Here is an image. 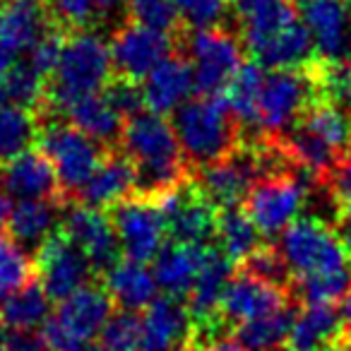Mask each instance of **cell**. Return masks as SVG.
Returning a JSON list of instances; mask_svg holds the SVG:
<instances>
[{
    "label": "cell",
    "mask_w": 351,
    "mask_h": 351,
    "mask_svg": "<svg viewBox=\"0 0 351 351\" xmlns=\"http://www.w3.org/2000/svg\"><path fill=\"white\" fill-rule=\"evenodd\" d=\"M121 152L130 156L137 173L135 195L161 200L193 178L173 123L152 111H140L125 118Z\"/></svg>",
    "instance_id": "1"
},
{
    "label": "cell",
    "mask_w": 351,
    "mask_h": 351,
    "mask_svg": "<svg viewBox=\"0 0 351 351\" xmlns=\"http://www.w3.org/2000/svg\"><path fill=\"white\" fill-rule=\"evenodd\" d=\"M113 77L111 49L92 29L68 32L58 68L46 82V99L39 116H60L75 101L104 92Z\"/></svg>",
    "instance_id": "2"
},
{
    "label": "cell",
    "mask_w": 351,
    "mask_h": 351,
    "mask_svg": "<svg viewBox=\"0 0 351 351\" xmlns=\"http://www.w3.org/2000/svg\"><path fill=\"white\" fill-rule=\"evenodd\" d=\"M173 130L193 173L241 147L243 135L224 94L197 97L173 113Z\"/></svg>",
    "instance_id": "3"
},
{
    "label": "cell",
    "mask_w": 351,
    "mask_h": 351,
    "mask_svg": "<svg viewBox=\"0 0 351 351\" xmlns=\"http://www.w3.org/2000/svg\"><path fill=\"white\" fill-rule=\"evenodd\" d=\"M39 121L41 128L36 147L53 164L65 200L75 202L84 183L92 178L104 156L108 154V147L84 135L73 123L60 121L58 116H39Z\"/></svg>",
    "instance_id": "4"
},
{
    "label": "cell",
    "mask_w": 351,
    "mask_h": 351,
    "mask_svg": "<svg viewBox=\"0 0 351 351\" xmlns=\"http://www.w3.org/2000/svg\"><path fill=\"white\" fill-rule=\"evenodd\" d=\"M315 99H320L315 58L298 68L272 70L269 75H265L258 106L260 135L282 137L301 121Z\"/></svg>",
    "instance_id": "5"
},
{
    "label": "cell",
    "mask_w": 351,
    "mask_h": 351,
    "mask_svg": "<svg viewBox=\"0 0 351 351\" xmlns=\"http://www.w3.org/2000/svg\"><path fill=\"white\" fill-rule=\"evenodd\" d=\"M178 49L193 65L195 92L219 97L243 65V41L229 27L186 29L178 36Z\"/></svg>",
    "instance_id": "6"
},
{
    "label": "cell",
    "mask_w": 351,
    "mask_h": 351,
    "mask_svg": "<svg viewBox=\"0 0 351 351\" xmlns=\"http://www.w3.org/2000/svg\"><path fill=\"white\" fill-rule=\"evenodd\" d=\"M113 315L108 291L97 284L77 289L58 303L53 315L41 327L49 351H82Z\"/></svg>",
    "instance_id": "7"
},
{
    "label": "cell",
    "mask_w": 351,
    "mask_h": 351,
    "mask_svg": "<svg viewBox=\"0 0 351 351\" xmlns=\"http://www.w3.org/2000/svg\"><path fill=\"white\" fill-rule=\"evenodd\" d=\"M279 250L291 269L293 279L308 274L335 272L351 263V253L335 226L317 217H303L279 234Z\"/></svg>",
    "instance_id": "8"
},
{
    "label": "cell",
    "mask_w": 351,
    "mask_h": 351,
    "mask_svg": "<svg viewBox=\"0 0 351 351\" xmlns=\"http://www.w3.org/2000/svg\"><path fill=\"white\" fill-rule=\"evenodd\" d=\"M313 188L306 183L298 169L279 171V173L263 176L250 188L248 197L243 202V210L250 215L260 234L277 236L293 224L303 207V200Z\"/></svg>",
    "instance_id": "9"
},
{
    "label": "cell",
    "mask_w": 351,
    "mask_h": 351,
    "mask_svg": "<svg viewBox=\"0 0 351 351\" xmlns=\"http://www.w3.org/2000/svg\"><path fill=\"white\" fill-rule=\"evenodd\" d=\"M258 178H263V166H260V156L253 142H241L236 152L193 173L195 186L219 212L245 202Z\"/></svg>",
    "instance_id": "10"
},
{
    "label": "cell",
    "mask_w": 351,
    "mask_h": 351,
    "mask_svg": "<svg viewBox=\"0 0 351 351\" xmlns=\"http://www.w3.org/2000/svg\"><path fill=\"white\" fill-rule=\"evenodd\" d=\"M108 217L116 229L121 253L128 260H137V263L154 260L164 245V236H169L164 210L159 202L149 200V197H128L116 207H111Z\"/></svg>",
    "instance_id": "11"
},
{
    "label": "cell",
    "mask_w": 351,
    "mask_h": 351,
    "mask_svg": "<svg viewBox=\"0 0 351 351\" xmlns=\"http://www.w3.org/2000/svg\"><path fill=\"white\" fill-rule=\"evenodd\" d=\"M34 269L39 282L53 301H63L77 289L92 284L94 267L84 250L70 241L63 229H56L34 255Z\"/></svg>",
    "instance_id": "12"
},
{
    "label": "cell",
    "mask_w": 351,
    "mask_h": 351,
    "mask_svg": "<svg viewBox=\"0 0 351 351\" xmlns=\"http://www.w3.org/2000/svg\"><path fill=\"white\" fill-rule=\"evenodd\" d=\"M111 60L113 73L132 82L145 80L156 65L164 63L169 56L178 53V36L164 32L147 29L128 20L111 36Z\"/></svg>",
    "instance_id": "13"
},
{
    "label": "cell",
    "mask_w": 351,
    "mask_h": 351,
    "mask_svg": "<svg viewBox=\"0 0 351 351\" xmlns=\"http://www.w3.org/2000/svg\"><path fill=\"white\" fill-rule=\"evenodd\" d=\"M166 217V234L171 241L193 245H207V241L217 239V219L219 210L207 200L195 186V181H188L178 191L169 193L166 197L156 200Z\"/></svg>",
    "instance_id": "14"
},
{
    "label": "cell",
    "mask_w": 351,
    "mask_h": 351,
    "mask_svg": "<svg viewBox=\"0 0 351 351\" xmlns=\"http://www.w3.org/2000/svg\"><path fill=\"white\" fill-rule=\"evenodd\" d=\"M293 293L289 289L274 287L265 279L248 274L243 269H236L231 282L226 284L224 296H221L219 315L229 325L255 320V317L269 315L274 311H282L291 303Z\"/></svg>",
    "instance_id": "15"
},
{
    "label": "cell",
    "mask_w": 351,
    "mask_h": 351,
    "mask_svg": "<svg viewBox=\"0 0 351 351\" xmlns=\"http://www.w3.org/2000/svg\"><path fill=\"white\" fill-rule=\"evenodd\" d=\"M63 231L75 245L84 250L94 274H106L121 260V243L108 212L75 205L63 217Z\"/></svg>",
    "instance_id": "16"
},
{
    "label": "cell",
    "mask_w": 351,
    "mask_h": 351,
    "mask_svg": "<svg viewBox=\"0 0 351 351\" xmlns=\"http://www.w3.org/2000/svg\"><path fill=\"white\" fill-rule=\"evenodd\" d=\"M3 188L15 200H51L68 205L58 173L39 147H32L3 164Z\"/></svg>",
    "instance_id": "17"
},
{
    "label": "cell",
    "mask_w": 351,
    "mask_h": 351,
    "mask_svg": "<svg viewBox=\"0 0 351 351\" xmlns=\"http://www.w3.org/2000/svg\"><path fill=\"white\" fill-rule=\"evenodd\" d=\"M315 44L317 58L327 63L351 60V10L346 0H311L301 10Z\"/></svg>",
    "instance_id": "18"
},
{
    "label": "cell",
    "mask_w": 351,
    "mask_h": 351,
    "mask_svg": "<svg viewBox=\"0 0 351 351\" xmlns=\"http://www.w3.org/2000/svg\"><path fill=\"white\" fill-rule=\"evenodd\" d=\"M296 20L301 17L293 0H234V22L250 56Z\"/></svg>",
    "instance_id": "19"
},
{
    "label": "cell",
    "mask_w": 351,
    "mask_h": 351,
    "mask_svg": "<svg viewBox=\"0 0 351 351\" xmlns=\"http://www.w3.org/2000/svg\"><path fill=\"white\" fill-rule=\"evenodd\" d=\"M135 191H137V173L130 156L118 149H108V154L104 156V161L92 173V178L84 183V188L80 191L75 202H80L84 207H92V210L108 212L118 202L135 195Z\"/></svg>",
    "instance_id": "20"
},
{
    "label": "cell",
    "mask_w": 351,
    "mask_h": 351,
    "mask_svg": "<svg viewBox=\"0 0 351 351\" xmlns=\"http://www.w3.org/2000/svg\"><path fill=\"white\" fill-rule=\"evenodd\" d=\"M195 89L193 65L186 56H169L161 65H156L145 80H142V94H145V108L152 113H176L188 101L191 92Z\"/></svg>",
    "instance_id": "21"
},
{
    "label": "cell",
    "mask_w": 351,
    "mask_h": 351,
    "mask_svg": "<svg viewBox=\"0 0 351 351\" xmlns=\"http://www.w3.org/2000/svg\"><path fill=\"white\" fill-rule=\"evenodd\" d=\"M191 335V315L178 296L154 298L142 315V339L135 351H173Z\"/></svg>",
    "instance_id": "22"
},
{
    "label": "cell",
    "mask_w": 351,
    "mask_h": 351,
    "mask_svg": "<svg viewBox=\"0 0 351 351\" xmlns=\"http://www.w3.org/2000/svg\"><path fill=\"white\" fill-rule=\"evenodd\" d=\"M51 25L46 0H3L0 3V39L15 53H27Z\"/></svg>",
    "instance_id": "23"
},
{
    "label": "cell",
    "mask_w": 351,
    "mask_h": 351,
    "mask_svg": "<svg viewBox=\"0 0 351 351\" xmlns=\"http://www.w3.org/2000/svg\"><path fill=\"white\" fill-rule=\"evenodd\" d=\"M207 248L210 245H193L181 243V241H169L161 245L154 258V267H152L159 289H164L169 296H188L202 263H205Z\"/></svg>",
    "instance_id": "24"
},
{
    "label": "cell",
    "mask_w": 351,
    "mask_h": 351,
    "mask_svg": "<svg viewBox=\"0 0 351 351\" xmlns=\"http://www.w3.org/2000/svg\"><path fill=\"white\" fill-rule=\"evenodd\" d=\"M104 289L108 291L111 301L121 311H145L154 303L156 284L154 272L147 269L145 263L137 260H118L106 274H104Z\"/></svg>",
    "instance_id": "25"
},
{
    "label": "cell",
    "mask_w": 351,
    "mask_h": 351,
    "mask_svg": "<svg viewBox=\"0 0 351 351\" xmlns=\"http://www.w3.org/2000/svg\"><path fill=\"white\" fill-rule=\"evenodd\" d=\"M63 205L51 200H20L12 205L8 221V239L34 255L39 245L56 231L58 210Z\"/></svg>",
    "instance_id": "26"
},
{
    "label": "cell",
    "mask_w": 351,
    "mask_h": 351,
    "mask_svg": "<svg viewBox=\"0 0 351 351\" xmlns=\"http://www.w3.org/2000/svg\"><path fill=\"white\" fill-rule=\"evenodd\" d=\"M68 123H73L77 130L89 135L92 140L101 142L108 149H116L121 145L123 125L125 118L113 108V104L101 94H89V97L75 101L68 111L63 113Z\"/></svg>",
    "instance_id": "27"
},
{
    "label": "cell",
    "mask_w": 351,
    "mask_h": 351,
    "mask_svg": "<svg viewBox=\"0 0 351 351\" xmlns=\"http://www.w3.org/2000/svg\"><path fill=\"white\" fill-rule=\"evenodd\" d=\"M341 337V313L335 306H306L289 335V351H325Z\"/></svg>",
    "instance_id": "28"
},
{
    "label": "cell",
    "mask_w": 351,
    "mask_h": 351,
    "mask_svg": "<svg viewBox=\"0 0 351 351\" xmlns=\"http://www.w3.org/2000/svg\"><path fill=\"white\" fill-rule=\"evenodd\" d=\"M51 301L53 298L49 296L44 284L39 282V277H34L29 284L17 289L15 293H10L0 303V322L10 332H27L44 327L51 317Z\"/></svg>",
    "instance_id": "29"
},
{
    "label": "cell",
    "mask_w": 351,
    "mask_h": 351,
    "mask_svg": "<svg viewBox=\"0 0 351 351\" xmlns=\"http://www.w3.org/2000/svg\"><path fill=\"white\" fill-rule=\"evenodd\" d=\"M263 84H265L263 65L258 60H248V63L241 65V70L234 75V80L226 87L224 99L229 104L231 113H234L236 123L241 125V135H245V130H253V128L260 135L258 106H260V94H263Z\"/></svg>",
    "instance_id": "30"
},
{
    "label": "cell",
    "mask_w": 351,
    "mask_h": 351,
    "mask_svg": "<svg viewBox=\"0 0 351 351\" xmlns=\"http://www.w3.org/2000/svg\"><path fill=\"white\" fill-rule=\"evenodd\" d=\"M313 53H315V44H313L311 32L303 25V20H296L287 29L279 32L277 36H272L253 58L265 68L284 70L306 65L308 60L315 58Z\"/></svg>",
    "instance_id": "31"
},
{
    "label": "cell",
    "mask_w": 351,
    "mask_h": 351,
    "mask_svg": "<svg viewBox=\"0 0 351 351\" xmlns=\"http://www.w3.org/2000/svg\"><path fill=\"white\" fill-rule=\"evenodd\" d=\"M293 320H296V311L289 303L282 311L236 325L234 339L243 351H279L289 341Z\"/></svg>",
    "instance_id": "32"
},
{
    "label": "cell",
    "mask_w": 351,
    "mask_h": 351,
    "mask_svg": "<svg viewBox=\"0 0 351 351\" xmlns=\"http://www.w3.org/2000/svg\"><path fill=\"white\" fill-rule=\"evenodd\" d=\"M39 113L25 106L0 104V164L36 147L39 140Z\"/></svg>",
    "instance_id": "33"
},
{
    "label": "cell",
    "mask_w": 351,
    "mask_h": 351,
    "mask_svg": "<svg viewBox=\"0 0 351 351\" xmlns=\"http://www.w3.org/2000/svg\"><path fill=\"white\" fill-rule=\"evenodd\" d=\"M260 229L250 215L241 207H231V210H221L219 219H217V241L221 245V253L239 267L255 248H260Z\"/></svg>",
    "instance_id": "34"
},
{
    "label": "cell",
    "mask_w": 351,
    "mask_h": 351,
    "mask_svg": "<svg viewBox=\"0 0 351 351\" xmlns=\"http://www.w3.org/2000/svg\"><path fill=\"white\" fill-rule=\"evenodd\" d=\"M46 99V80L27 60L15 63L0 77V104L25 106L39 113Z\"/></svg>",
    "instance_id": "35"
},
{
    "label": "cell",
    "mask_w": 351,
    "mask_h": 351,
    "mask_svg": "<svg viewBox=\"0 0 351 351\" xmlns=\"http://www.w3.org/2000/svg\"><path fill=\"white\" fill-rule=\"evenodd\" d=\"M351 291V269H335V272L308 274V277L293 279L291 293L306 306H335L344 301Z\"/></svg>",
    "instance_id": "36"
},
{
    "label": "cell",
    "mask_w": 351,
    "mask_h": 351,
    "mask_svg": "<svg viewBox=\"0 0 351 351\" xmlns=\"http://www.w3.org/2000/svg\"><path fill=\"white\" fill-rule=\"evenodd\" d=\"M128 20L147 29L181 36L186 32L176 0H128Z\"/></svg>",
    "instance_id": "37"
},
{
    "label": "cell",
    "mask_w": 351,
    "mask_h": 351,
    "mask_svg": "<svg viewBox=\"0 0 351 351\" xmlns=\"http://www.w3.org/2000/svg\"><path fill=\"white\" fill-rule=\"evenodd\" d=\"M36 277L34 258L8 236L0 239V303Z\"/></svg>",
    "instance_id": "38"
},
{
    "label": "cell",
    "mask_w": 351,
    "mask_h": 351,
    "mask_svg": "<svg viewBox=\"0 0 351 351\" xmlns=\"http://www.w3.org/2000/svg\"><path fill=\"white\" fill-rule=\"evenodd\" d=\"M236 269H243V272H248V274H255V277L265 279V282L274 284V287L289 289V291L293 289L291 269H289L282 250L274 248V245H260V248H255Z\"/></svg>",
    "instance_id": "39"
},
{
    "label": "cell",
    "mask_w": 351,
    "mask_h": 351,
    "mask_svg": "<svg viewBox=\"0 0 351 351\" xmlns=\"http://www.w3.org/2000/svg\"><path fill=\"white\" fill-rule=\"evenodd\" d=\"M186 29L226 27V17L234 15V0H176Z\"/></svg>",
    "instance_id": "40"
},
{
    "label": "cell",
    "mask_w": 351,
    "mask_h": 351,
    "mask_svg": "<svg viewBox=\"0 0 351 351\" xmlns=\"http://www.w3.org/2000/svg\"><path fill=\"white\" fill-rule=\"evenodd\" d=\"M315 73L317 84H320V97L351 111V60L327 63L315 56Z\"/></svg>",
    "instance_id": "41"
},
{
    "label": "cell",
    "mask_w": 351,
    "mask_h": 351,
    "mask_svg": "<svg viewBox=\"0 0 351 351\" xmlns=\"http://www.w3.org/2000/svg\"><path fill=\"white\" fill-rule=\"evenodd\" d=\"M142 339V317L132 311H118L101 330V344L111 351H135Z\"/></svg>",
    "instance_id": "42"
},
{
    "label": "cell",
    "mask_w": 351,
    "mask_h": 351,
    "mask_svg": "<svg viewBox=\"0 0 351 351\" xmlns=\"http://www.w3.org/2000/svg\"><path fill=\"white\" fill-rule=\"evenodd\" d=\"M65 39H68V32H65L60 25H51L49 29H46V34L27 51L25 60L46 80V82H49V77L53 75V70L58 68V60H60V56H63Z\"/></svg>",
    "instance_id": "43"
},
{
    "label": "cell",
    "mask_w": 351,
    "mask_h": 351,
    "mask_svg": "<svg viewBox=\"0 0 351 351\" xmlns=\"http://www.w3.org/2000/svg\"><path fill=\"white\" fill-rule=\"evenodd\" d=\"M46 8L51 20L65 32L89 29V25L99 17L97 0H46Z\"/></svg>",
    "instance_id": "44"
},
{
    "label": "cell",
    "mask_w": 351,
    "mask_h": 351,
    "mask_svg": "<svg viewBox=\"0 0 351 351\" xmlns=\"http://www.w3.org/2000/svg\"><path fill=\"white\" fill-rule=\"evenodd\" d=\"M104 97L113 104V108H116L123 118H130V116H135V113L145 111L142 84L132 82V80H128V77L113 75V77L108 80L106 87H104Z\"/></svg>",
    "instance_id": "45"
},
{
    "label": "cell",
    "mask_w": 351,
    "mask_h": 351,
    "mask_svg": "<svg viewBox=\"0 0 351 351\" xmlns=\"http://www.w3.org/2000/svg\"><path fill=\"white\" fill-rule=\"evenodd\" d=\"M327 188L332 191V195L337 197V200H341V197H349L351 195V149L344 154V159L339 161V166L335 169V173H332L330 183H327Z\"/></svg>",
    "instance_id": "46"
},
{
    "label": "cell",
    "mask_w": 351,
    "mask_h": 351,
    "mask_svg": "<svg viewBox=\"0 0 351 351\" xmlns=\"http://www.w3.org/2000/svg\"><path fill=\"white\" fill-rule=\"evenodd\" d=\"M5 351H49V346L44 341V335H36L34 330H27V332H10L8 335Z\"/></svg>",
    "instance_id": "47"
},
{
    "label": "cell",
    "mask_w": 351,
    "mask_h": 351,
    "mask_svg": "<svg viewBox=\"0 0 351 351\" xmlns=\"http://www.w3.org/2000/svg\"><path fill=\"white\" fill-rule=\"evenodd\" d=\"M335 229L339 234V239L344 241V245L351 253V195L341 197L339 205H337V217H335Z\"/></svg>",
    "instance_id": "48"
},
{
    "label": "cell",
    "mask_w": 351,
    "mask_h": 351,
    "mask_svg": "<svg viewBox=\"0 0 351 351\" xmlns=\"http://www.w3.org/2000/svg\"><path fill=\"white\" fill-rule=\"evenodd\" d=\"M193 346H197V344H193ZM197 351H243V349H241L234 337H219V339L210 341V344L197 346Z\"/></svg>",
    "instance_id": "49"
},
{
    "label": "cell",
    "mask_w": 351,
    "mask_h": 351,
    "mask_svg": "<svg viewBox=\"0 0 351 351\" xmlns=\"http://www.w3.org/2000/svg\"><path fill=\"white\" fill-rule=\"evenodd\" d=\"M10 212H12L10 195L0 193V239H3V236H8V221H10Z\"/></svg>",
    "instance_id": "50"
},
{
    "label": "cell",
    "mask_w": 351,
    "mask_h": 351,
    "mask_svg": "<svg viewBox=\"0 0 351 351\" xmlns=\"http://www.w3.org/2000/svg\"><path fill=\"white\" fill-rule=\"evenodd\" d=\"M15 56H17L15 51H12L5 41L0 39V77H3V75H5L12 65H15Z\"/></svg>",
    "instance_id": "51"
},
{
    "label": "cell",
    "mask_w": 351,
    "mask_h": 351,
    "mask_svg": "<svg viewBox=\"0 0 351 351\" xmlns=\"http://www.w3.org/2000/svg\"><path fill=\"white\" fill-rule=\"evenodd\" d=\"M341 337L351 339V291L346 293L344 303H341Z\"/></svg>",
    "instance_id": "52"
},
{
    "label": "cell",
    "mask_w": 351,
    "mask_h": 351,
    "mask_svg": "<svg viewBox=\"0 0 351 351\" xmlns=\"http://www.w3.org/2000/svg\"><path fill=\"white\" fill-rule=\"evenodd\" d=\"M128 0H97L99 15H108V12H116L121 5H125Z\"/></svg>",
    "instance_id": "53"
},
{
    "label": "cell",
    "mask_w": 351,
    "mask_h": 351,
    "mask_svg": "<svg viewBox=\"0 0 351 351\" xmlns=\"http://www.w3.org/2000/svg\"><path fill=\"white\" fill-rule=\"evenodd\" d=\"M325 351H351V339H346V337H339V339L335 341V344H330Z\"/></svg>",
    "instance_id": "54"
},
{
    "label": "cell",
    "mask_w": 351,
    "mask_h": 351,
    "mask_svg": "<svg viewBox=\"0 0 351 351\" xmlns=\"http://www.w3.org/2000/svg\"><path fill=\"white\" fill-rule=\"evenodd\" d=\"M8 335H10V330H8V327L0 322V351L8 349Z\"/></svg>",
    "instance_id": "55"
},
{
    "label": "cell",
    "mask_w": 351,
    "mask_h": 351,
    "mask_svg": "<svg viewBox=\"0 0 351 351\" xmlns=\"http://www.w3.org/2000/svg\"><path fill=\"white\" fill-rule=\"evenodd\" d=\"M82 351H111L108 346H104V344H87Z\"/></svg>",
    "instance_id": "56"
},
{
    "label": "cell",
    "mask_w": 351,
    "mask_h": 351,
    "mask_svg": "<svg viewBox=\"0 0 351 351\" xmlns=\"http://www.w3.org/2000/svg\"><path fill=\"white\" fill-rule=\"evenodd\" d=\"M296 5H306V3H311V0H293Z\"/></svg>",
    "instance_id": "57"
},
{
    "label": "cell",
    "mask_w": 351,
    "mask_h": 351,
    "mask_svg": "<svg viewBox=\"0 0 351 351\" xmlns=\"http://www.w3.org/2000/svg\"><path fill=\"white\" fill-rule=\"evenodd\" d=\"M0 188H3V164H0Z\"/></svg>",
    "instance_id": "58"
},
{
    "label": "cell",
    "mask_w": 351,
    "mask_h": 351,
    "mask_svg": "<svg viewBox=\"0 0 351 351\" xmlns=\"http://www.w3.org/2000/svg\"><path fill=\"white\" fill-rule=\"evenodd\" d=\"M346 5H349V10H351V0H346Z\"/></svg>",
    "instance_id": "59"
},
{
    "label": "cell",
    "mask_w": 351,
    "mask_h": 351,
    "mask_svg": "<svg viewBox=\"0 0 351 351\" xmlns=\"http://www.w3.org/2000/svg\"><path fill=\"white\" fill-rule=\"evenodd\" d=\"M0 3H3V0H0Z\"/></svg>",
    "instance_id": "60"
}]
</instances>
